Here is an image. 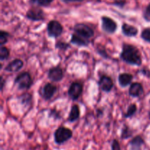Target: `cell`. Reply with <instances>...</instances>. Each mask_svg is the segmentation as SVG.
Returning a JSON list of instances; mask_svg holds the SVG:
<instances>
[{"mask_svg": "<svg viewBox=\"0 0 150 150\" xmlns=\"http://www.w3.org/2000/svg\"><path fill=\"white\" fill-rule=\"evenodd\" d=\"M137 111V105L135 103H132L127 108V111L126 114H124V117L125 118H130L132 117Z\"/></svg>", "mask_w": 150, "mask_h": 150, "instance_id": "obj_20", "label": "cell"}, {"mask_svg": "<svg viewBox=\"0 0 150 150\" xmlns=\"http://www.w3.org/2000/svg\"><path fill=\"white\" fill-rule=\"evenodd\" d=\"M19 100H20L21 104L25 105H28L31 103V101H32V95L29 93H24L23 95H21L19 97Z\"/></svg>", "mask_w": 150, "mask_h": 150, "instance_id": "obj_19", "label": "cell"}, {"mask_svg": "<svg viewBox=\"0 0 150 150\" xmlns=\"http://www.w3.org/2000/svg\"><path fill=\"white\" fill-rule=\"evenodd\" d=\"M111 150H121L120 142L117 139H114L111 143Z\"/></svg>", "mask_w": 150, "mask_h": 150, "instance_id": "obj_27", "label": "cell"}, {"mask_svg": "<svg viewBox=\"0 0 150 150\" xmlns=\"http://www.w3.org/2000/svg\"><path fill=\"white\" fill-rule=\"evenodd\" d=\"M70 42L71 43L78 45V46H87L89 43V39H86L75 32L72 35Z\"/></svg>", "mask_w": 150, "mask_h": 150, "instance_id": "obj_14", "label": "cell"}, {"mask_svg": "<svg viewBox=\"0 0 150 150\" xmlns=\"http://www.w3.org/2000/svg\"><path fill=\"white\" fill-rule=\"evenodd\" d=\"M102 21V29L105 32L108 34H113L116 32L117 29V23L114 20L108 16H103L101 18Z\"/></svg>", "mask_w": 150, "mask_h": 150, "instance_id": "obj_6", "label": "cell"}, {"mask_svg": "<svg viewBox=\"0 0 150 150\" xmlns=\"http://www.w3.org/2000/svg\"><path fill=\"white\" fill-rule=\"evenodd\" d=\"M47 32L51 38H58L63 32V26L57 21L51 20L47 25Z\"/></svg>", "mask_w": 150, "mask_h": 150, "instance_id": "obj_4", "label": "cell"}, {"mask_svg": "<svg viewBox=\"0 0 150 150\" xmlns=\"http://www.w3.org/2000/svg\"><path fill=\"white\" fill-rule=\"evenodd\" d=\"M144 144V141L142 136H137L133 138L129 143L130 150H142V145Z\"/></svg>", "mask_w": 150, "mask_h": 150, "instance_id": "obj_17", "label": "cell"}, {"mask_svg": "<svg viewBox=\"0 0 150 150\" xmlns=\"http://www.w3.org/2000/svg\"><path fill=\"white\" fill-rule=\"evenodd\" d=\"M79 117H80V108L78 105H73L71 107L67 120L70 122H73L76 121L79 118Z\"/></svg>", "mask_w": 150, "mask_h": 150, "instance_id": "obj_18", "label": "cell"}, {"mask_svg": "<svg viewBox=\"0 0 150 150\" xmlns=\"http://www.w3.org/2000/svg\"><path fill=\"white\" fill-rule=\"evenodd\" d=\"M132 135H133V131L130 130V128L127 126H125V127H123L121 133V138L122 139H127L128 138L131 137Z\"/></svg>", "mask_w": 150, "mask_h": 150, "instance_id": "obj_22", "label": "cell"}, {"mask_svg": "<svg viewBox=\"0 0 150 150\" xmlns=\"http://www.w3.org/2000/svg\"><path fill=\"white\" fill-rule=\"evenodd\" d=\"M144 16L146 19L148 18V17H150V4L146 7V10H145Z\"/></svg>", "mask_w": 150, "mask_h": 150, "instance_id": "obj_28", "label": "cell"}, {"mask_svg": "<svg viewBox=\"0 0 150 150\" xmlns=\"http://www.w3.org/2000/svg\"><path fill=\"white\" fill-rule=\"evenodd\" d=\"M57 90V86L51 83H48L43 86L42 89V92H40V95L45 100H50L54 94L56 93Z\"/></svg>", "mask_w": 150, "mask_h": 150, "instance_id": "obj_11", "label": "cell"}, {"mask_svg": "<svg viewBox=\"0 0 150 150\" xmlns=\"http://www.w3.org/2000/svg\"><path fill=\"white\" fill-rule=\"evenodd\" d=\"M122 33L127 37H135L137 35L139 32V30L136 26L127 24L126 23H123L122 26Z\"/></svg>", "mask_w": 150, "mask_h": 150, "instance_id": "obj_15", "label": "cell"}, {"mask_svg": "<svg viewBox=\"0 0 150 150\" xmlns=\"http://www.w3.org/2000/svg\"><path fill=\"white\" fill-rule=\"evenodd\" d=\"M54 0H30L29 2L32 4H36L38 6H42V7H47L50 5Z\"/></svg>", "mask_w": 150, "mask_h": 150, "instance_id": "obj_21", "label": "cell"}, {"mask_svg": "<svg viewBox=\"0 0 150 150\" xmlns=\"http://www.w3.org/2000/svg\"><path fill=\"white\" fill-rule=\"evenodd\" d=\"M73 136V132L70 129L67 127L61 126L54 133V141L59 145L65 143L68 140H70Z\"/></svg>", "mask_w": 150, "mask_h": 150, "instance_id": "obj_2", "label": "cell"}, {"mask_svg": "<svg viewBox=\"0 0 150 150\" xmlns=\"http://www.w3.org/2000/svg\"><path fill=\"white\" fill-rule=\"evenodd\" d=\"M26 18L32 21H40L45 18V14L42 10L40 8H32L26 13Z\"/></svg>", "mask_w": 150, "mask_h": 150, "instance_id": "obj_9", "label": "cell"}, {"mask_svg": "<svg viewBox=\"0 0 150 150\" xmlns=\"http://www.w3.org/2000/svg\"><path fill=\"white\" fill-rule=\"evenodd\" d=\"M56 48H59V50L65 51L67 48H70V44L67 43L65 42H62V41H59L56 43Z\"/></svg>", "mask_w": 150, "mask_h": 150, "instance_id": "obj_26", "label": "cell"}, {"mask_svg": "<svg viewBox=\"0 0 150 150\" xmlns=\"http://www.w3.org/2000/svg\"><path fill=\"white\" fill-rule=\"evenodd\" d=\"M143 86L140 83H133L130 85L129 89V95L134 98H139L143 94Z\"/></svg>", "mask_w": 150, "mask_h": 150, "instance_id": "obj_13", "label": "cell"}, {"mask_svg": "<svg viewBox=\"0 0 150 150\" xmlns=\"http://www.w3.org/2000/svg\"><path fill=\"white\" fill-rule=\"evenodd\" d=\"M133 79V76L130 73H120L118 77L119 83L122 87H126L131 83Z\"/></svg>", "mask_w": 150, "mask_h": 150, "instance_id": "obj_16", "label": "cell"}, {"mask_svg": "<svg viewBox=\"0 0 150 150\" xmlns=\"http://www.w3.org/2000/svg\"><path fill=\"white\" fill-rule=\"evenodd\" d=\"M83 92V85L80 82H73L68 89V95L73 100L79 98Z\"/></svg>", "mask_w": 150, "mask_h": 150, "instance_id": "obj_7", "label": "cell"}, {"mask_svg": "<svg viewBox=\"0 0 150 150\" xmlns=\"http://www.w3.org/2000/svg\"><path fill=\"white\" fill-rule=\"evenodd\" d=\"M48 79L51 81L54 82H58L62 80L64 78V73H63L62 69L60 67L57 66V67H51L49 70H48Z\"/></svg>", "mask_w": 150, "mask_h": 150, "instance_id": "obj_10", "label": "cell"}, {"mask_svg": "<svg viewBox=\"0 0 150 150\" xmlns=\"http://www.w3.org/2000/svg\"><path fill=\"white\" fill-rule=\"evenodd\" d=\"M4 83H5V80L3 79L2 76H1V85H0V86H1V91L3 90V88H4Z\"/></svg>", "mask_w": 150, "mask_h": 150, "instance_id": "obj_29", "label": "cell"}, {"mask_svg": "<svg viewBox=\"0 0 150 150\" xmlns=\"http://www.w3.org/2000/svg\"><path fill=\"white\" fill-rule=\"evenodd\" d=\"M9 56H10V51L8 48L4 46H1L0 48V60L3 61L7 59Z\"/></svg>", "mask_w": 150, "mask_h": 150, "instance_id": "obj_23", "label": "cell"}, {"mask_svg": "<svg viewBox=\"0 0 150 150\" xmlns=\"http://www.w3.org/2000/svg\"><path fill=\"white\" fill-rule=\"evenodd\" d=\"M62 1L64 2H81L83 0H62Z\"/></svg>", "mask_w": 150, "mask_h": 150, "instance_id": "obj_30", "label": "cell"}, {"mask_svg": "<svg viewBox=\"0 0 150 150\" xmlns=\"http://www.w3.org/2000/svg\"><path fill=\"white\" fill-rule=\"evenodd\" d=\"M120 58L127 64L133 65L140 66L142 63V55L139 50L130 44H123Z\"/></svg>", "mask_w": 150, "mask_h": 150, "instance_id": "obj_1", "label": "cell"}, {"mask_svg": "<svg viewBox=\"0 0 150 150\" xmlns=\"http://www.w3.org/2000/svg\"><path fill=\"white\" fill-rule=\"evenodd\" d=\"M23 65V62L21 59H16L13 60L10 62L5 67L4 70L7 72H10V73H14V72L18 71L19 70L22 68Z\"/></svg>", "mask_w": 150, "mask_h": 150, "instance_id": "obj_12", "label": "cell"}, {"mask_svg": "<svg viewBox=\"0 0 150 150\" xmlns=\"http://www.w3.org/2000/svg\"><path fill=\"white\" fill-rule=\"evenodd\" d=\"M98 85H99L100 89L102 91L109 92L114 86V82L111 77L106 76V75H103L100 77Z\"/></svg>", "mask_w": 150, "mask_h": 150, "instance_id": "obj_8", "label": "cell"}, {"mask_svg": "<svg viewBox=\"0 0 150 150\" xmlns=\"http://www.w3.org/2000/svg\"><path fill=\"white\" fill-rule=\"evenodd\" d=\"M15 84L19 89H29L32 84L31 75L27 72L20 73L15 79Z\"/></svg>", "mask_w": 150, "mask_h": 150, "instance_id": "obj_3", "label": "cell"}, {"mask_svg": "<svg viewBox=\"0 0 150 150\" xmlns=\"http://www.w3.org/2000/svg\"><path fill=\"white\" fill-rule=\"evenodd\" d=\"M149 117H150V112H149Z\"/></svg>", "mask_w": 150, "mask_h": 150, "instance_id": "obj_31", "label": "cell"}, {"mask_svg": "<svg viewBox=\"0 0 150 150\" xmlns=\"http://www.w3.org/2000/svg\"><path fill=\"white\" fill-rule=\"evenodd\" d=\"M10 37V34L5 31H1L0 32V45H3L8 41V38Z\"/></svg>", "mask_w": 150, "mask_h": 150, "instance_id": "obj_24", "label": "cell"}, {"mask_svg": "<svg viewBox=\"0 0 150 150\" xmlns=\"http://www.w3.org/2000/svg\"><path fill=\"white\" fill-rule=\"evenodd\" d=\"M141 37H142V38L144 40L150 42V27L146 28L145 29H144L142 32Z\"/></svg>", "mask_w": 150, "mask_h": 150, "instance_id": "obj_25", "label": "cell"}, {"mask_svg": "<svg viewBox=\"0 0 150 150\" xmlns=\"http://www.w3.org/2000/svg\"><path fill=\"white\" fill-rule=\"evenodd\" d=\"M73 30H74L75 33L78 34V35L86 38V39H89V38H92L95 35L93 29L86 24H84V23H77V24H76L74 26V28H73Z\"/></svg>", "mask_w": 150, "mask_h": 150, "instance_id": "obj_5", "label": "cell"}]
</instances>
